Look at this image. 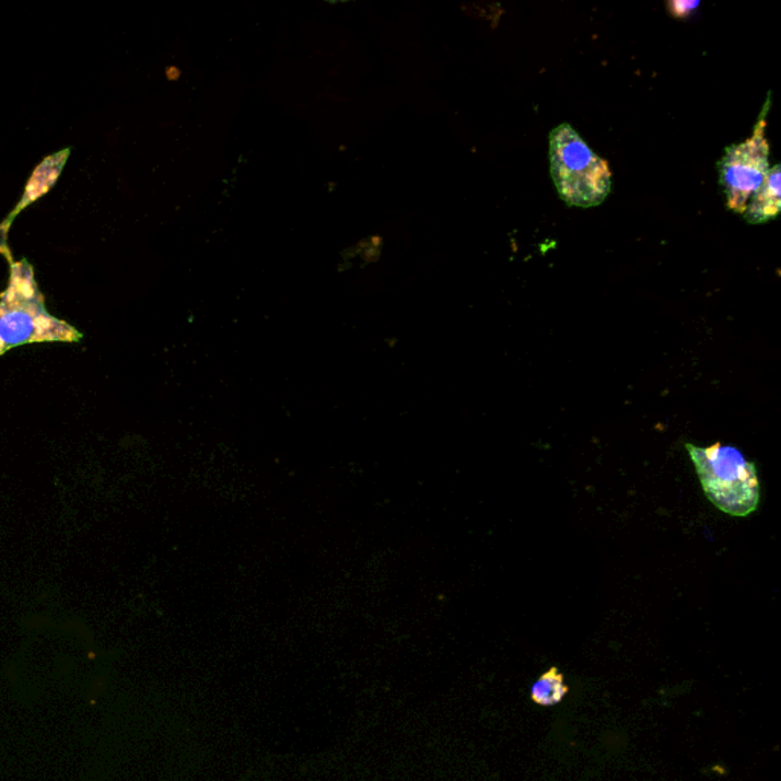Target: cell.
<instances>
[{"mask_svg":"<svg viewBox=\"0 0 781 781\" xmlns=\"http://www.w3.org/2000/svg\"><path fill=\"white\" fill-rule=\"evenodd\" d=\"M771 95L768 96L753 135L741 144L726 147L724 156L719 161V182L724 193L728 210L744 214L749 197L760 188L769 172V142L767 115L771 109Z\"/></svg>","mask_w":781,"mask_h":781,"instance_id":"4","label":"cell"},{"mask_svg":"<svg viewBox=\"0 0 781 781\" xmlns=\"http://www.w3.org/2000/svg\"><path fill=\"white\" fill-rule=\"evenodd\" d=\"M781 210V167L779 164L769 168L763 184L751 197L744 212L746 222L767 223L776 219Z\"/></svg>","mask_w":781,"mask_h":781,"instance_id":"5","label":"cell"},{"mask_svg":"<svg viewBox=\"0 0 781 781\" xmlns=\"http://www.w3.org/2000/svg\"><path fill=\"white\" fill-rule=\"evenodd\" d=\"M703 493L721 512L746 517L760 502V482L754 463L734 446L716 443L709 447L686 444Z\"/></svg>","mask_w":781,"mask_h":781,"instance_id":"2","label":"cell"},{"mask_svg":"<svg viewBox=\"0 0 781 781\" xmlns=\"http://www.w3.org/2000/svg\"><path fill=\"white\" fill-rule=\"evenodd\" d=\"M570 687L564 684L563 673L558 667H551L533 684V702L540 707H555L562 702Z\"/></svg>","mask_w":781,"mask_h":781,"instance_id":"6","label":"cell"},{"mask_svg":"<svg viewBox=\"0 0 781 781\" xmlns=\"http://www.w3.org/2000/svg\"><path fill=\"white\" fill-rule=\"evenodd\" d=\"M548 154L552 182L568 207L593 208L605 202L613 189V172L570 124L551 131Z\"/></svg>","mask_w":781,"mask_h":781,"instance_id":"1","label":"cell"},{"mask_svg":"<svg viewBox=\"0 0 781 781\" xmlns=\"http://www.w3.org/2000/svg\"><path fill=\"white\" fill-rule=\"evenodd\" d=\"M667 7L671 14L675 15V18L686 19L688 15L693 14V11L698 10L699 2H683V0H678V2H668Z\"/></svg>","mask_w":781,"mask_h":781,"instance_id":"7","label":"cell"},{"mask_svg":"<svg viewBox=\"0 0 781 781\" xmlns=\"http://www.w3.org/2000/svg\"><path fill=\"white\" fill-rule=\"evenodd\" d=\"M80 338L75 328L45 311L28 263L15 265L10 289L0 301V355L23 343L72 342Z\"/></svg>","mask_w":781,"mask_h":781,"instance_id":"3","label":"cell"}]
</instances>
